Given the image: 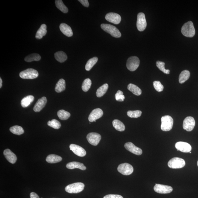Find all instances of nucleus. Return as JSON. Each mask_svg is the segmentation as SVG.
Masks as SVG:
<instances>
[{"instance_id":"nucleus-36","label":"nucleus","mask_w":198,"mask_h":198,"mask_svg":"<svg viewBox=\"0 0 198 198\" xmlns=\"http://www.w3.org/2000/svg\"><path fill=\"white\" fill-rule=\"evenodd\" d=\"M92 81L90 79L87 78L84 80L82 85V89L84 92L88 91L91 86Z\"/></svg>"},{"instance_id":"nucleus-6","label":"nucleus","mask_w":198,"mask_h":198,"mask_svg":"<svg viewBox=\"0 0 198 198\" xmlns=\"http://www.w3.org/2000/svg\"><path fill=\"white\" fill-rule=\"evenodd\" d=\"M168 166L172 169H178L184 167L185 166V162L182 158H174L168 161Z\"/></svg>"},{"instance_id":"nucleus-7","label":"nucleus","mask_w":198,"mask_h":198,"mask_svg":"<svg viewBox=\"0 0 198 198\" xmlns=\"http://www.w3.org/2000/svg\"><path fill=\"white\" fill-rule=\"evenodd\" d=\"M140 60L138 57L133 56L130 57L127 60V68L131 71H134L138 68L140 65Z\"/></svg>"},{"instance_id":"nucleus-3","label":"nucleus","mask_w":198,"mask_h":198,"mask_svg":"<svg viewBox=\"0 0 198 198\" xmlns=\"http://www.w3.org/2000/svg\"><path fill=\"white\" fill-rule=\"evenodd\" d=\"M85 184L82 182H76L68 185L65 188L66 192L69 194H78L83 190Z\"/></svg>"},{"instance_id":"nucleus-30","label":"nucleus","mask_w":198,"mask_h":198,"mask_svg":"<svg viewBox=\"0 0 198 198\" xmlns=\"http://www.w3.org/2000/svg\"><path fill=\"white\" fill-rule=\"evenodd\" d=\"M108 88V84L106 83L104 84L97 90L96 92L97 96L99 97V98L103 96L106 93Z\"/></svg>"},{"instance_id":"nucleus-27","label":"nucleus","mask_w":198,"mask_h":198,"mask_svg":"<svg viewBox=\"0 0 198 198\" xmlns=\"http://www.w3.org/2000/svg\"><path fill=\"white\" fill-rule=\"evenodd\" d=\"M190 76V72L189 70H183L180 74L179 81L180 83L182 84L187 81Z\"/></svg>"},{"instance_id":"nucleus-14","label":"nucleus","mask_w":198,"mask_h":198,"mask_svg":"<svg viewBox=\"0 0 198 198\" xmlns=\"http://www.w3.org/2000/svg\"><path fill=\"white\" fill-rule=\"evenodd\" d=\"M175 147L178 151L184 153H189L191 150V145L188 143L184 142H178L176 143Z\"/></svg>"},{"instance_id":"nucleus-12","label":"nucleus","mask_w":198,"mask_h":198,"mask_svg":"<svg viewBox=\"0 0 198 198\" xmlns=\"http://www.w3.org/2000/svg\"><path fill=\"white\" fill-rule=\"evenodd\" d=\"M87 139L88 142L93 146L98 144L101 139V135L96 133H91L87 135Z\"/></svg>"},{"instance_id":"nucleus-4","label":"nucleus","mask_w":198,"mask_h":198,"mask_svg":"<svg viewBox=\"0 0 198 198\" xmlns=\"http://www.w3.org/2000/svg\"><path fill=\"white\" fill-rule=\"evenodd\" d=\"M161 130L163 131H170L172 128L174 120L170 116L166 115L161 118Z\"/></svg>"},{"instance_id":"nucleus-16","label":"nucleus","mask_w":198,"mask_h":198,"mask_svg":"<svg viewBox=\"0 0 198 198\" xmlns=\"http://www.w3.org/2000/svg\"><path fill=\"white\" fill-rule=\"evenodd\" d=\"M103 112L100 108H97L92 110L88 117V120L90 122H96V120L101 118Z\"/></svg>"},{"instance_id":"nucleus-37","label":"nucleus","mask_w":198,"mask_h":198,"mask_svg":"<svg viewBox=\"0 0 198 198\" xmlns=\"http://www.w3.org/2000/svg\"><path fill=\"white\" fill-rule=\"evenodd\" d=\"M47 124L49 126L55 129H58L61 127V123L56 119H52L48 122Z\"/></svg>"},{"instance_id":"nucleus-40","label":"nucleus","mask_w":198,"mask_h":198,"mask_svg":"<svg viewBox=\"0 0 198 198\" xmlns=\"http://www.w3.org/2000/svg\"><path fill=\"white\" fill-rule=\"evenodd\" d=\"M153 85L155 90L158 92L163 91L164 89V86L159 81H155L153 82Z\"/></svg>"},{"instance_id":"nucleus-26","label":"nucleus","mask_w":198,"mask_h":198,"mask_svg":"<svg viewBox=\"0 0 198 198\" xmlns=\"http://www.w3.org/2000/svg\"><path fill=\"white\" fill-rule=\"evenodd\" d=\"M55 58L58 62L62 63L65 62L67 59V56L65 52L62 51H59L54 54Z\"/></svg>"},{"instance_id":"nucleus-48","label":"nucleus","mask_w":198,"mask_h":198,"mask_svg":"<svg viewBox=\"0 0 198 198\" xmlns=\"http://www.w3.org/2000/svg\"><path fill=\"white\" fill-rule=\"evenodd\" d=\"M43 198L42 197V198Z\"/></svg>"},{"instance_id":"nucleus-20","label":"nucleus","mask_w":198,"mask_h":198,"mask_svg":"<svg viewBox=\"0 0 198 198\" xmlns=\"http://www.w3.org/2000/svg\"><path fill=\"white\" fill-rule=\"evenodd\" d=\"M59 29L63 34L68 37H71L73 34L71 28L65 23H62L59 26Z\"/></svg>"},{"instance_id":"nucleus-10","label":"nucleus","mask_w":198,"mask_h":198,"mask_svg":"<svg viewBox=\"0 0 198 198\" xmlns=\"http://www.w3.org/2000/svg\"><path fill=\"white\" fill-rule=\"evenodd\" d=\"M195 125V121L193 117L188 116L183 122V127L187 131H191L194 129Z\"/></svg>"},{"instance_id":"nucleus-44","label":"nucleus","mask_w":198,"mask_h":198,"mask_svg":"<svg viewBox=\"0 0 198 198\" xmlns=\"http://www.w3.org/2000/svg\"><path fill=\"white\" fill-rule=\"evenodd\" d=\"M30 198H39L38 195L36 193L32 192L30 194Z\"/></svg>"},{"instance_id":"nucleus-1","label":"nucleus","mask_w":198,"mask_h":198,"mask_svg":"<svg viewBox=\"0 0 198 198\" xmlns=\"http://www.w3.org/2000/svg\"><path fill=\"white\" fill-rule=\"evenodd\" d=\"M181 32L183 35L186 37H194L196 32L194 24L192 21H189L185 23L182 27Z\"/></svg>"},{"instance_id":"nucleus-38","label":"nucleus","mask_w":198,"mask_h":198,"mask_svg":"<svg viewBox=\"0 0 198 198\" xmlns=\"http://www.w3.org/2000/svg\"><path fill=\"white\" fill-rule=\"evenodd\" d=\"M142 112L141 110H136L134 111L129 110L127 112L128 116L131 118H138L141 116Z\"/></svg>"},{"instance_id":"nucleus-15","label":"nucleus","mask_w":198,"mask_h":198,"mask_svg":"<svg viewBox=\"0 0 198 198\" xmlns=\"http://www.w3.org/2000/svg\"><path fill=\"white\" fill-rule=\"evenodd\" d=\"M124 147L128 151L135 154L141 155L142 153V151L141 148L135 146L133 143L130 142L125 143Z\"/></svg>"},{"instance_id":"nucleus-23","label":"nucleus","mask_w":198,"mask_h":198,"mask_svg":"<svg viewBox=\"0 0 198 198\" xmlns=\"http://www.w3.org/2000/svg\"><path fill=\"white\" fill-rule=\"evenodd\" d=\"M62 158L58 155L52 154L48 155L46 158V161L49 163H56L62 161Z\"/></svg>"},{"instance_id":"nucleus-41","label":"nucleus","mask_w":198,"mask_h":198,"mask_svg":"<svg viewBox=\"0 0 198 198\" xmlns=\"http://www.w3.org/2000/svg\"><path fill=\"white\" fill-rule=\"evenodd\" d=\"M123 92L120 90H118L117 93L116 94L115 97L117 101L118 102H123L125 99V96L123 94Z\"/></svg>"},{"instance_id":"nucleus-39","label":"nucleus","mask_w":198,"mask_h":198,"mask_svg":"<svg viewBox=\"0 0 198 198\" xmlns=\"http://www.w3.org/2000/svg\"><path fill=\"white\" fill-rule=\"evenodd\" d=\"M157 67L160 70L162 71L164 73L166 74H169L170 72V70L168 69H166L165 68L164 65L165 63L164 62H160V61H158L156 63Z\"/></svg>"},{"instance_id":"nucleus-28","label":"nucleus","mask_w":198,"mask_h":198,"mask_svg":"<svg viewBox=\"0 0 198 198\" xmlns=\"http://www.w3.org/2000/svg\"><path fill=\"white\" fill-rule=\"evenodd\" d=\"M128 88L130 91L134 95L137 96L141 95L142 94L141 89L137 86L134 85L133 84L130 83L128 86Z\"/></svg>"},{"instance_id":"nucleus-25","label":"nucleus","mask_w":198,"mask_h":198,"mask_svg":"<svg viewBox=\"0 0 198 198\" xmlns=\"http://www.w3.org/2000/svg\"><path fill=\"white\" fill-rule=\"evenodd\" d=\"M66 88V83L65 80L64 79H61L59 80L56 84L55 90L58 93L63 92Z\"/></svg>"},{"instance_id":"nucleus-33","label":"nucleus","mask_w":198,"mask_h":198,"mask_svg":"<svg viewBox=\"0 0 198 198\" xmlns=\"http://www.w3.org/2000/svg\"><path fill=\"white\" fill-rule=\"evenodd\" d=\"M98 61V58L97 57H94L89 59L85 66L86 70L87 71L90 70L96 64Z\"/></svg>"},{"instance_id":"nucleus-8","label":"nucleus","mask_w":198,"mask_h":198,"mask_svg":"<svg viewBox=\"0 0 198 198\" xmlns=\"http://www.w3.org/2000/svg\"><path fill=\"white\" fill-rule=\"evenodd\" d=\"M118 170L122 174L128 176L133 173L134 168L131 165L128 163H124L119 165Z\"/></svg>"},{"instance_id":"nucleus-11","label":"nucleus","mask_w":198,"mask_h":198,"mask_svg":"<svg viewBox=\"0 0 198 198\" xmlns=\"http://www.w3.org/2000/svg\"><path fill=\"white\" fill-rule=\"evenodd\" d=\"M154 190L158 194H168L172 191L173 188L170 186L156 184L154 187Z\"/></svg>"},{"instance_id":"nucleus-19","label":"nucleus","mask_w":198,"mask_h":198,"mask_svg":"<svg viewBox=\"0 0 198 198\" xmlns=\"http://www.w3.org/2000/svg\"><path fill=\"white\" fill-rule=\"evenodd\" d=\"M5 157L7 160L11 164H14L17 160V158L15 154L10 150L6 149L3 152Z\"/></svg>"},{"instance_id":"nucleus-18","label":"nucleus","mask_w":198,"mask_h":198,"mask_svg":"<svg viewBox=\"0 0 198 198\" xmlns=\"http://www.w3.org/2000/svg\"><path fill=\"white\" fill-rule=\"evenodd\" d=\"M47 100L46 97H44L38 100L34 105L33 110L35 112H38L40 111L45 106L47 103Z\"/></svg>"},{"instance_id":"nucleus-21","label":"nucleus","mask_w":198,"mask_h":198,"mask_svg":"<svg viewBox=\"0 0 198 198\" xmlns=\"http://www.w3.org/2000/svg\"><path fill=\"white\" fill-rule=\"evenodd\" d=\"M66 167L68 169L72 170L75 168H79L82 170H85L86 167L82 163L78 162L73 161L70 162L66 165Z\"/></svg>"},{"instance_id":"nucleus-35","label":"nucleus","mask_w":198,"mask_h":198,"mask_svg":"<svg viewBox=\"0 0 198 198\" xmlns=\"http://www.w3.org/2000/svg\"><path fill=\"white\" fill-rule=\"evenodd\" d=\"M57 115L60 119L64 120H67L70 116L69 112L64 110H59L57 112Z\"/></svg>"},{"instance_id":"nucleus-9","label":"nucleus","mask_w":198,"mask_h":198,"mask_svg":"<svg viewBox=\"0 0 198 198\" xmlns=\"http://www.w3.org/2000/svg\"><path fill=\"white\" fill-rule=\"evenodd\" d=\"M146 26L147 22L145 14L143 13H139L136 22V26L138 30L140 31H144Z\"/></svg>"},{"instance_id":"nucleus-13","label":"nucleus","mask_w":198,"mask_h":198,"mask_svg":"<svg viewBox=\"0 0 198 198\" xmlns=\"http://www.w3.org/2000/svg\"><path fill=\"white\" fill-rule=\"evenodd\" d=\"M105 19L110 22L115 24H118L121 22V16L114 13H108L105 16Z\"/></svg>"},{"instance_id":"nucleus-2","label":"nucleus","mask_w":198,"mask_h":198,"mask_svg":"<svg viewBox=\"0 0 198 198\" xmlns=\"http://www.w3.org/2000/svg\"><path fill=\"white\" fill-rule=\"evenodd\" d=\"M100 27L104 31L111 34L113 37L119 38L121 36V33L114 26L109 24H102L100 25Z\"/></svg>"},{"instance_id":"nucleus-32","label":"nucleus","mask_w":198,"mask_h":198,"mask_svg":"<svg viewBox=\"0 0 198 198\" xmlns=\"http://www.w3.org/2000/svg\"><path fill=\"white\" fill-rule=\"evenodd\" d=\"M55 3L57 8L63 13H66L68 12V9L65 5L62 0H56Z\"/></svg>"},{"instance_id":"nucleus-42","label":"nucleus","mask_w":198,"mask_h":198,"mask_svg":"<svg viewBox=\"0 0 198 198\" xmlns=\"http://www.w3.org/2000/svg\"><path fill=\"white\" fill-rule=\"evenodd\" d=\"M103 198H123V197L119 195L110 194L107 195Z\"/></svg>"},{"instance_id":"nucleus-45","label":"nucleus","mask_w":198,"mask_h":198,"mask_svg":"<svg viewBox=\"0 0 198 198\" xmlns=\"http://www.w3.org/2000/svg\"><path fill=\"white\" fill-rule=\"evenodd\" d=\"M2 79L1 77L0 78V88H1L2 87Z\"/></svg>"},{"instance_id":"nucleus-46","label":"nucleus","mask_w":198,"mask_h":198,"mask_svg":"<svg viewBox=\"0 0 198 198\" xmlns=\"http://www.w3.org/2000/svg\"><path fill=\"white\" fill-rule=\"evenodd\" d=\"M197 166H198V160L197 161Z\"/></svg>"},{"instance_id":"nucleus-17","label":"nucleus","mask_w":198,"mask_h":198,"mask_svg":"<svg viewBox=\"0 0 198 198\" xmlns=\"http://www.w3.org/2000/svg\"><path fill=\"white\" fill-rule=\"evenodd\" d=\"M69 148L76 155L79 157H84L86 154V152L82 147L75 144L70 145Z\"/></svg>"},{"instance_id":"nucleus-22","label":"nucleus","mask_w":198,"mask_h":198,"mask_svg":"<svg viewBox=\"0 0 198 198\" xmlns=\"http://www.w3.org/2000/svg\"><path fill=\"white\" fill-rule=\"evenodd\" d=\"M46 29H47V26L46 25L42 24L36 32L35 36L36 39H40L42 38L43 36H45L47 32Z\"/></svg>"},{"instance_id":"nucleus-43","label":"nucleus","mask_w":198,"mask_h":198,"mask_svg":"<svg viewBox=\"0 0 198 198\" xmlns=\"http://www.w3.org/2000/svg\"><path fill=\"white\" fill-rule=\"evenodd\" d=\"M78 1L85 7H88L89 6V3L88 0H79Z\"/></svg>"},{"instance_id":"nucleus-47","label":"nucleus","mask_w":198,"mask_h":198,"mask_svg":"<svg viewBox=\"0 0 198 198\" xmlns=\"http://www.w3.org/2000/svg\"><path fill=\"white\" fill-rule=\"evenodd\" d=\"M189 153H191V152H189Z\"/></svg>"},{"instance_id":"nucleus-31","label":"nucleus","mask_w":198,"mask_h":198,"mask_svg":"<svg viewBox=\"0 0 198 198\" xmlns=\"http://www.w3.org/2000/svg\"><path fill=\"white\" fill-rule=\"evenodd\" d=\"M10 131L13 134L20 135L24 133V129L19 125H14L10 128Z\"/></svg>"},{"instance_id":"nucleus-34","label":"nucleus","mask_w":198,"mask_h":198,"mask_svg":"<svg viewBox=\"0 0 198 198\" xmlns=\"http://www.w3.org/2000/svg\"><path fill=\"white\" fill-rule=\"evenodd\" d=\"M41 59V56L39 54L34 53L30 54L25 58V61L27 62H31L33 61H39Z\"/></svg>"},{"instance_id":"nucleus-24","label":"nucleus","mask_w":198,"mask_h":198,"mask_svg":"<svg viewBox=\"0 0 198 198\" xmlns=\"http://www.w3.org/2000/svg\"><path fill=\"white\" fill-rule=\"evenodd\" d=\"M34 100V97L33 95H28L21 100V104L23 108H26Z\"/></svg>"},{"instance_id":"nucleus-5","label":"nucleus","mask_w":198,"mask_h":198,"mask_svg":"<svg viewBox=\"0 0 198 198\" xmlns=\"http://www.w3.org/2000/svg\"><path fill=\"white\" fill-rule=\"evenodd\" d=\"M38 76L37 71L32 68L26 69L20 74V77L23 79H34L37 78Z\"/></svg>"},{"instance_id":"nucleus-29","label":"nucleus","mask_w":198,"mask_h":198,"mask_svg":"<svg viewBox=\"0 0 198 198\" xmlns=\"http://www.w3.org/2000/svg\"><path fill=\"white\" fill-rule=\"evenodd\" d=\"M113 125L116 130L119 131H123L125 130V126L124 124L119 120L115 119L113 120Z\"/></svg>"}]
</instances>
